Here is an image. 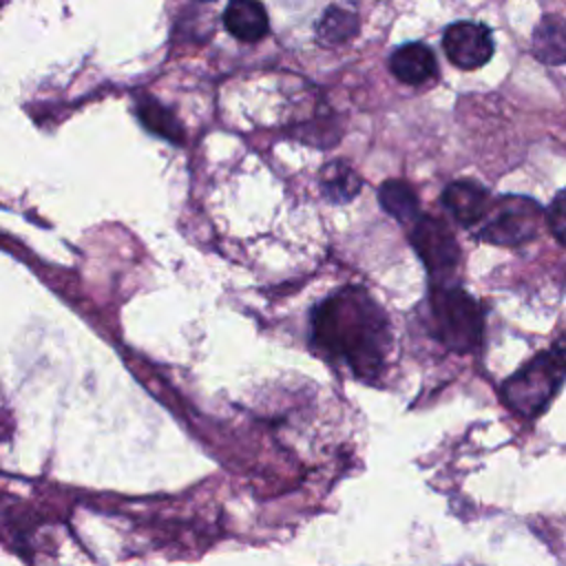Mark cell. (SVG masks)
Wrapping results in <instances>:
<instances>
[{
    "label": "cell",
    "instance_id": "obj_8",
    "mask_svg": "<svg viewBox=\"0 0 566 566\" xmlns=\"http://www.w3.org/2000/svg\"><path fill=\"white\" fill-rule=\"evenodd\" d=\"M389 71L402 84L420 86L438 73V62L429 46H424L420 42H409V44L398 46L391 53Z\"/></svg>",
    "mask_w": 566,
    "mask_h": 566
},
{
    "label": "cell",
    "instance_id": "obj_4",
    "mask_svg": "<svg viewBox=\"0 0 566 566\" xmlns=\"http://www.w3.org/2000/svg\"><path fill=\"white\" fill-rule=\"evenodd\" d=\"M542 226V208L535 199L522 195H504L489 203L478 223L475 234L495 245H522L537 237Z\"/></svg>",
    "mask_w": 566,
    "mask_h": 566
},
{
    "label": "cell",
    "instance_id": "obj_6",
    "mask_svg": "<svg viewBox=\"0 0 566 566\" xmlns=\"http://www.w3.org/2000/svg\"><path fill=\"white\" fill-rule=\"evenodd\" d=\"M449 62L462 71L484 66L493 55L491 31L480 22H453L442 33Z\"/></svg>",
    "mask_w": 566,
    "mask_h": 566
},
{
    "label": "cell",
    "instance_id": "obj_13",
    "mask_svg": "<svg viewBox=\"0 0 566 566\" xmlns=\"http://www.w3.org/2000/svg\"><path fill=\"white\" fill-rule=\"evenodd\" d=\"M378 201L387 214L400 223H411L420 214L418 197L407 181L389 179L378 190Z\"/></svg>",
    "mask_w": 566,
    "mask_h": 566
},
{
    "label": "cell",
    "instance_id": "obj_12",
    "mask_svg": "<svg viewBox=\"0 0 566 566\" xmlns=\"http://www.w3.org/2000/svg\"><path fill=\"white\" fill-rule=\"evenodd\" d=\"M533 53L546 64H564L566 57V31L559 15H544L533 33Z\"/></svg>",
    "mask_w": 566,
    "mask_h": 566
},
{
    "label": "cell",
    "instance_id": "obj_11",
    "mask_svg": "<svg viewBox=\"0 0 566 566\" xmlns=\"http://www.w3.org/2000/svg\"><path fill=\"white\" fill-rule=\"evenodd\" d=\"M137 117L144 124V128H148L150 133H155L172 144H184L186 135H184V128H181L177 115L161 102L146 97V95L139 97L137 99Z\"/></svg>",
    "mask_w": 566,
    "mask_h": 566
},
{
    "label": "cell",
    "instance_id": "obj_15",
    "mask_svg": "<svg viewBox=\"0 0 566 566\" xmlns=\"http://www.w3.org/2000/svg\"><path fill=\"white\" fill-rule=\"evenodd\" d=\"M546 219H548V228H551V232L555 234V239H557L559 243H564L566 210H564V192H562V190L555 195L553 203L548 206V214H546Z\"/></svg>",
    "mask_w": 566,
    "mask_h": 566
},
{
    "label": "cell",
    "instance_id": "obj_9",
    "mask_svg": "<svg viewBox=\"0 0 566 566\" xmlns=\"http://www.w3.org/2000/svg\"><path fill=\"white\" fill-rule=\"evenodd\" d=\"M223 27L241 42H259L268 29V13L259 0H230L223 11Z\"/></svg>",
    "mask_w": 566,
    "mask_h": 566
},
{
    "label": "cell",
    "instance_id": "obj_2",
    "mask_svg": "<svg viewBox=\"0 0 566 566\" xmlns=\"http://www.w3.org/2000/svg\"><path fill=\"white\" fill-rule=\"evenodd\" d=\"M564 380V345L557 340L551 349L533 356L524 367L502 385V398L511 411L522 418H537Z\"/></svg>",
    "mask_w": 566,
    "mask_h": 566
},
{
    "label": "cell",
    "instance_id": "obj_5",
    "mask_svg": "<svg viewBox=\"0 0 566 566\" xmlns=\"http://www.w3.org/2000/svg\"><path fill=\"white\" fill-rule=\"evenodd\" d=\"M409 241L433 283H453L462 252L451 228L442 219L418 214L411 221Z\"/></svg>",
    "mask_w": 566,
    "mask_h": 566
},
{
    "label": "cell",
    "instance_id": "obj_7",
    "mask_svg": "<svg viewBox=\"0 0 566 566\" xmlns=\"http://www.w3.org/2000/svg\"><path fill=\"white\" fill-rule=\"evenodd\" d=\"M489 203H491V197H489L486 188H482L480 184L469 181V179L453 181L442 192V206L464 228L478 226L480 219L484 217Z\"/></svg>",
    "mask_w": 566,
    "mask_h": 566
},
{
    "label": "cell",
    "instance_id": "obj_1",
    "mask_svg": "<svg viewBox=\"0 0 566 566\" xmlns=\"http://www.w3.org/2000/svg\"><path fill=\"white\" fill-rule=\"evenodd\" d=\"M312 340L327 358L365 382L380 378L394 345L387 312L356 285L340 287L314 307Z\"/></svg>",
    "mask_w": 566,
    "mask_h": 566
},
{
    "label": "cell",
    "instance_id": "obj_10",
    "mask_svg": "<svg viewBox=\"0 0 566 566\" xmlns=\"http://www.w3.org/2000/svg\"><path fill=\"white\" fill-rule=\"evenodd\" d=\"M318 184L323 195L334 203L352 201L363 186L358 172L343 159L325 164L323 170L318 172Z\"/></svg>",
    "mask_w": 566,
    "mask_h": 566
},
{
    "label": "cell",
    "instance_id": "obj_16",
    "mask_svg": "<svg viewBox=\"0 0 566 566\" xmlns=\"http://www.w3.org/2000/svg\"><path fill=\"white\" fill-rule=\"evenodd\" d=\"M203 2H206V0H203Z\"/></svg>",
    "mask_w": 566,
    "mask_h": 566
},
{
    "label": "cell",
    "instance_id": "obj_3",
    "mask_svg": "<svg viewBox=\"0 0 566 566\" xmlns=\"http://www.w3.org/2000/svg\"><path fill=\"white\" fill-rule=\"evenodd\" d=\"M429 301L438 340L458 354L478 349L484 325L480 303L458 283H433Z\"/></svg>",
    "mask_w": 566,
    "mask_h": 566
},
{
    "label": "cell",
    "instance_id": "obj_14",
    "mask_svg": "<svg viewBox=\"0 0 566 566\" xmlns=\"http://www.w3.org/2000/svg\"><path fill=\"white\" fill-rule=\"evenodd\" d=\"M358 33V18L354 11L345 7H329L318 24H316V40L323 46H338L352 40Z\"/></svg>",
    "mask_w": 566,
    "mask_h": 566
}]
</instances>
